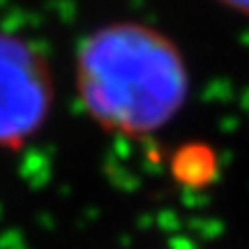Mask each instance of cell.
<instances>
[{
	"instance_id": "1",
	"label": "cell",
	"mask_w": 249,
	"mask_h": 249,
	"mask_svg": "<svg viewBox=\"0 0 249 249\" xmlns=\"http://www.w3.org/2000/svg\"><path fill=\"white\" fill-rule=\"evenodd\" d=\"M74 88L86 116L120 139H150L187 107L192 74L180 44L139 18H118L83 37Z\"/></svg>"
},
{
	"instance_id": "2",
	"label": "cell",
	"mask_w": 249,
	"mask_h": 249,
	"mask_svg": "<svg viewBox=\"0 0 249 249\" xmlns=\"http://www.w3.org/2000/svg\"><path fill=\"white\" fill-rule=\"evenodd\" d=\"M53 107L46 53L30 37L0 28V150H23L49 124Z\"/></svg>"
},
{
	"instance_id": "3",
	"label": "cell",
	"mask_w": 249,
	"mask_h": 249,
	"mask_svg": "<svg viewBox=\"0 0 249 249\" xmlns=\"http://www.w3.org/2000/svg\"><path fill=\"white\" fill-rule=\"evenodd\" d=\"M214 2L233 14H238V17L249 18V0H214Z\"/></svg>"
}]
</instances>
